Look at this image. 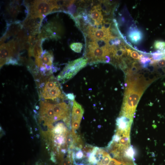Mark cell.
<instances>
[{
	"instance_id": "1",
	"label": "cell",
	"mask_w": 165,
	"mask_h": 165,
	"mask_svg": "<svg viewBox=\"0 0 165 165\" xmlns=\"http://www.w3.org/2000/svg\"><path fill=\"white\" fill-rule=\"evenodd\" d=\"M24 5L27 9L26 16L42 20L48 14L61 9L58 1H26L24 2Z\"/></svg>"
},
{
	"instance_id": "2",
	"label": "cell",
	"mask_w": 165,
	"mask_h": 165,
	"mask_svg": "<svg viewBox=\"0 0 165 165\" xmlns=\"http://www.w3.org/2000/svg\"><path fill=\"white\" fill-rule=\"evenodd\" d=\"M38 85L40 96L43 99L55 101L64 98L59 83L52 76L43 77Z\"/></svg>"
},
{
	"instance_id": "3",
	"label": "cell",
	"mask_w": 165,
	"mask_h": 165,
	"mask_svg": "<svg viewBox=\"0 0 165 165\" xmlns=\"http://www.w3.org/2000/svg\"><path fill=\"white\" fill-rule=\"evenodd\" d=\"M124 94L122 115L132 118L137 105L144 91L127 86Z\"/></svg>"
},
{
	"instance_id": "4",
	"label": "cell",
	"mask_w": 165,
	"mask_h": 165,
	"mask_svg": "<svg viewBox=\"0 0 165 165\" xmlns=\"http://www.w3.org/2000/svg\"><path fill=\"white\" fill-rule=\"evenodd\" d=\"M87 63V60L83 57L69 62L58 75L57 80L61 81L62 83L65 82L72 78L85 67Z\"/></svg>"
},
{
	"instance_id": "5",
	"label": "cell",
	"mask_w": 165,
	"mask_h": 165,
	"mask_svg": "<svg viewBox=\"0 0 165 165\" xmlns=\"http://www.w3.org/2000/svg\"><path fill=\"white\" fill-rule=\"evenodd\" d=\"M62 28L57 22L51 21L45 25L38 35L39 38L58 39L62 34Z\"/></svg>"
},
{
	"instance_id": "6",
	"label": "cell",
	"mask_w": 165,
	"mask_h": 165,
	"mask_svg": "<svg viewBox=\"0 0 165 165\" xmlns=\"http://www.w3.org/2000/svg\"><path fill=\"white\" fill-rule=\"evenodd\" d=\"M42 19L26 16L23 23V27L29 35H36L40 31Z\"/></svg>"
},
{
	"instance_id": "7",
	"label": "cell",
	"mask_w": 165,
	"mask_h": 165,
	"mask_svg": "<svg viewBox=\"0 0 165 165\" xmlns=\"http://www.w3.org/2000/svg\"><path fill=\"white\" fill-rule=\"evenodd\" d=\"M23 27V24L18 21H15L11 23H7L6 30L1 38V45L6 39L12 36L15 37Z\"/></svg>"
},
{
	"instance_id": "8",
	"label": "cell",
	"mask_w": 165,
	"mask_h": 165,
	"mask_svg": "<svg viewBox=\"0 0 165 165\" xmlns=\"http://www.w3.org/2000/svg\"><path fill=\"white\" fill-rule=\"evenodd\" d=\"M101 10L102 7L100 3L93 6L90 11L88 16L92 20L94 26H99L103 24V16Z\"/></svg>"
},
{
	"instance_id": "9",
	"label": "cell",
	"mask_w": 165,
	"mask_h": 165,
	"mask_svg": "<svg viewBox=\"0 0 165 165\" xmlns=\"http://www.w3.org/2000/svg\"><path fill=\"white\" fill-rule=\"evenodd\" d=\"M20 6L18 1H14L10 2L6 6V11L8 16L15 19L20 11Z\"/></svg>"
},
{
	"instance_id": "10",
	"label": "cell",
	"mask_w": 165,
	"mask_h": 165,
	"mask_svg": "<svg viewBox=\"0 0 165 165\" xmlns=\"http://www.w3.org/2000/svg\"><path fill=\"white\" fill-rule=\"evenodd\" d=\"M128 36L129 40L133 43L137 44L142 40L143 35L141 31L137 28H130L128 32Z\"/></svg>"
},
{
	"instance_id": "11",
	"label": "cell",
	"mask_w": 165,
	"mask_h": 165,
	"mask_svg": "<svg viewBox=\"0 0 165 165\" xmlns=\"http://www.w3.org/2000/svg\"><path fill=\"white\" fill-rule=\"evenodd\" d=\"M132 119L123 116L118 117L116 121L119 129L123 131L129 130V126L132 122Z\"/></svg>"
},
{
	"instance_id": "12",
	"label": "cell",
	"mask_w": 165,
	"mask_h": 165,
	"mask_svg": "<svg viewBox=\"0 0 165 165\" xmlns=\"http://www.w3.org/2000/svg\"><path fill=\"white\" fill-rule=\"evenodd\" d=\"M46 39L38 38L33 48V57L35 58L41 57L43 53L42 45Z\"/></svg>"
},
{
	"instance_id": "13",
	"label": "cell",
	"mask_w": 165,
	"mask_h": 165,
	"mask_svg": "<svg viewBox=\"0 0 165 165\" xmlns=\"http://www.w3.org/2000/svg\"><path fill=\"white\" fill-rule=\"evenodd\" d=\"M84 109L81 105L75 101H73L72 112L77 115L82 116Z\"/></svg>"
},
{
	"instance_id": "14",
	"label": "cell",
	"mask_w": 165,
	"mask_h": 165,
	"mask_svg": "<svg viewBox=\"0 0 165 165\" xmlns=\"http://www.w3.org/2000/svg\"><path fill=\"white\" fill-rule=\"evenodd\" d=\"M152 60L151 58L146 56H144L142 55H141V57L139 61L141 67L144 68H147L149 64H150Z\"/></svg>"
},
{
	"instance_id": "15",
	"label": "cell",
	"mask_w": 165,
	"mask_h": 165,
	"mask_svg": "<svg viewBox=\"0 0 165 165\" xmlns=\"http://www.w3.org/2000/svg\"><path fill=\"white\" fill-rule=\"evenodd\" d=\"M82 46V43L80 42L72 43L70 45V48L74 52L77 53L81 52Z\"/></svg>"
},
{
	"instance_id": "16",
	"label": "cell",
	"mask_w": 165,
	"mask_h": 165,
	"mask_svg": "<svg viewBox=\"0 0 165 165\" xmlns=\"http://www.w3.org/2000/svg\"><path fill=\"white\" fill-rule=\"evenodd\" d=\"M126 51L127 55H129L130 57L135 60H139L141 55H140L137 52L131 50L130 48H127L126 47Z\"/></svg>"
},
{
	"instance_id": "17",
	"label": "cell",
	"mask_w": 165,
	"mask_h": 165,
	"mask_svg": "<svg viewBox=\"0 0 165 165\" xmlns=\"http://www.w3.org/2000/svg\"><path fill=\"white\" fill-rule=\"evenodd\" d=\"M153 46L154 48L157 50H163L165 49V42L156 40L154 43Z\"/></svg>"
},
{
	"instance_id": "18",
	"label": "cell",
	"mask_w": 165,
	"mask_h": 165,
	"mask_svg": "<svg viewBox=\"0 0 165 165\" xmlns=\"http://www.w3.org/2000/svg\"><path fill=\"white\" fill-rule=\"evenodd\" d=\"M111 159L109 155L107 153L104 155L101 162L98 165H108Z\"/></svg>"
},
{
	"instance_id": "19",
	"label": "cell",
	"mask_w": 165,
	"mask_h": 165,
	"mask_svg": "<svg viewBox=\"0 0 165 165\" xmlns=\"http://www.w3.org/2000/svg\"><path fill=\"white\" fill-rule=\"evenodd\" d=\"M76 152L74 155V158L78 160L82 159L83 156V154L82 152L78 148H76Z\"/></svg>"
},
{
	"instance_id": "20",
	"label": "cell",
	"mask_w": 165,
	"mask_h": 165,
	"mask_svg": "<svg viewBox=\"0 0 165 165\" xmlns=\"http://www.w3.org/2000/svg\"><path fill=\"white\" fill-rule=\"evenodd\" d=\"M82 116H79L72 112V122L77 121L80 122Z\"/></svg>"
},
{
	"instance_id": "21",
	"label": "cell",
	"mask_w": 165,
	"mask_h": 165,
	"mask_svg": "<svg viewBox=\"0 0 165 165\" xmlns=\"http://www.w3.org/2000/svg\"><path fill=\"white\" fill-rule=\"evenodd\" d=\"M127 156L130 158H132L134 155V152L133 148L130 147L127 150L126 154Z\"/></svg>"
},
{
	"instance_id": "22",
	"label": "cell",
	"mask_w": 165,
	"mask_h": 165,
	"mask_svg": "<svg viewBox=\"0 0 165 165\" xmlns=\"http://www.w3.org/2000/svg\"><path fill=\"white\" fill-rule=\"evenodd\" d=\"M80 122L77 121H75L72 122V127L73 132H74L75 130L77 129L80 125Z\"/></svg>"
},
{
	"instance_id": "23",
	"label": "cell",
	"mask_w": 165,
	"mask_h": 165,
	"mask_svg": "<svg viewBox=\"0 0 165 165\" xmlns=\"http://www.w3.org/2000/svg\"><path fill=\"white\" fill-rule=\"evenodd\" d=\"M66 97L68 99L72 101H74L75 99V96L72 93H69L67 94Z\"/></svg>"
},
{
	"instance_id": "24",
	"label": "cell",
	"mask_w": 165,
	"mask_h": 165,
	"mask_svg": "<svg viewBox=\"0 0 165 165\" xmlns=\"http://www.w3.org/2000/svg\"><path fill=\"white\" fill-rule=\"evenodd\" d=\"M119 161L114 159H111L108 165H117Z\"/></svg>"
}]
</instances>
